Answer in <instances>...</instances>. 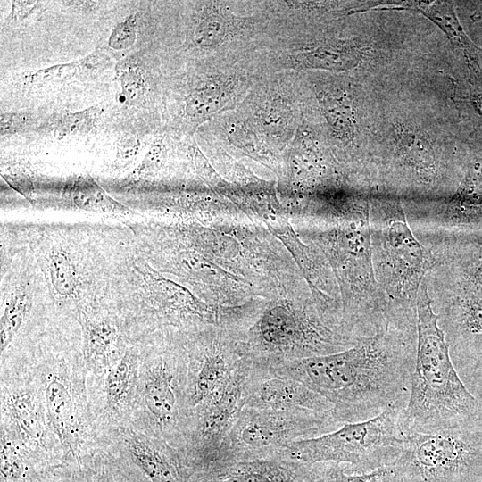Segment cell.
Instances as JSON below:
<instances>
[{
    "label": "cell",
    "mask_w": 482,
    "mask_h": 482,
    "mask_svg": "<svg viewBox=\"0 0 482 482\" xmlns=\"http://www.w3.org/2000/svg\"><path fill=\"white\" fill-rule=\"evenodd\" d=\"M101 112V107L92 106L83 111L65 114L55 129L56 137L63 138L88 132L94 128Z\"/></svg>",
    "instance_id": "cell-31"
},
{
    "label": "cell",
    "mask_w": 482,
    "mask_h": 482,
    "mask_svg": "<svg viewBox=\"0 0 482 482\" xmlns=\"http://www.w3.org/2000/svg\"><path fill=\"white\" fill-rule=\"evenodd\" d=\"M81 482H149L123 455L96 453L79 469Z\"/></svg>",
    "instance_id": "cell-19"
},
{
    "label": "cell",
    "mask_w": 482,
    "mask_h": 482,
    "mask_svg": "<svg viewBox=\"0 0 482 482\" xmlns=\"http://www.w3.org/2000/svg\"><path fill=\"white\" fill-rule=\"evenodd\" d=\"M11 18L20 21L30 14L36 7L35 1H12Z\"/></svg>",
    "instance_id": "cell-39"
},
{
    "label": "cell",
    "mask_w": 482,
    "mask_h": 482,
    "mask_svg": "<svg viewBox=\"0 0 482 482\" xmlns=\"http://www.w3.org/2000/svg\"><path fill=\"white\" fill-rule=\"evenodd\" d=\"M28 312V297L24 290L17 288L9 296L1 314V353L11 345L21 328Z\"/></svg>",
    "instance_id": "cell-26"
},
{
    "label": "cell",
    "mask_w": 482,
    "mask_h": 482,
    "mask_svg": "<svg viewBox=\"0 0 482 482\" xmlns=\"http://www.w3.org/2000/svg\"><path fill=\"white\" fill-rule=\"evenodd\" d=\"M123 441V456L149 482H187L177 451L167 443L130 428L126 430Z\"/></svg>",
    "instance_id": "cell-15"
},
{
    "label": "cell",
    "mask_w": 482,
    "mask_h": 482,
    "mask_svg": "<svg viewBox=\"0 0 482 482\" xmlns=\"http://www.w3.org/2000/svg\"><path fill=\"white\" fill-rule=\"evenodd\" d=\"M417 336L378 330L331 354L295 360L268 369L291 377L331 403L337 421L372 419L405 408L411 393Z\"/></svg>",
    "instance_id": "cell-1"
},
{
    "label": "cell",
    "mask_w": 482,
    "mask_h": 482,
    "mask_svg": "<svg viewBox=\"0 0 482 482\" xmlns=\"http://www.w3.org/2000/svg\"><path fill=\"white\" fill-rule=\"evenodd\" d=\"M451 358L463 384L482 406V351Z\"/></svg>",
    "instance_id": "cell-30"
},
{
    "label": "cell",
    "mask_w": 482,
    "mask_h": 482,
    "mask_svg": "<svg viewBox=\"0 0 482 482\" xmlns=\"http://www.w3.org/2000/svg\"><path fill=\"white\" fill-rule=\"evenodd\" d=\"M404 410L390 408L368 420L344 423L328 433L294 441L278 458L305 464L337 462L351 473L395 465L408 436L403 422Z\"/></svg>",
    "instance_id": "cell-3"
},
{
    "label": "cell",
    "mask_w": 482,
    "mask_h": 482,
    "mask_svg": "<svg viewBox=\"0 0 482 482\" xmlns=\"http://www.w3.org/2000/svg\"><path fill=\"white\" fill-rule=\"evenodd\" d=\"M406 482H482V419L437 433H411L395 463Z\"/></svg>",
    "instance_id": "cell-6"
},
{
    "label": "cell",
    "mask_w": 482,
    "mask_h": 482,
    "mask_svg": "<svg viewBox=\"0 0 482 482\" xmlns=\"http://www.w3.org/2000/svg\"><path fill=\"white\" fill-rule=\"evenodd\" d=\"M83 359L88 370L105 371L124 354L119 327L110 319L83 316Z\"/></svg>",
    "instance_id": "cell-17"
},
{
    "label": "cell",
    "mask_w": 482,
    "mask_h": 482,
    "mask_svg": "<svg viewBox=\"0 0 482 482\" xmlns=\"http://www.w3.org/2000/svg\"><path fill=\"white\" fill-rule=\"evenodd\" d=\"M46 370L41 382L46 417L62 449V465L80 469L88 457L82 388L61 365Z\"/></svg>",
    "instance_id": "cell-10"
},
{
    "label": "cell",
    "mask_w": 482,
    "mask_h": 482,
    "mask_svg": "<svg viewBox=\"0 0 482 482\" xmlns=\"http://www.w3.org/2000/svg\"><path fill=\"white\" fill-rule=\"evenodd\" d=\"M396 148L407 164L420 172L435 168V152L428 136L420 129L401 124L395 129Z\"/></svg>",
    "instance_id": "cell-21"
},
{
    "label": "cell",
    "mask_w": 482,
    "mask_h": 482,
    "mask_svg": "<svg viewBox=\"0 0 482 482\" xmlns=\"http://www.w3.org/2000/svg\"><path fill=\"white\" fill-rule=\"evenodd\" d=\"M49 274L55 293L62 297L74 295L77 275L68 253L62 249L54 250L49 257Z\"/></svg>",
    "instance_id": "cell-28"
},
{
    "label": "cell",
    "mask_w": 482,
    "mask_h": 482,
    "mask_svg": "<svg viewBox=\"0 0 482 482\" xmlns=\"http://www.w3.org/2000/svg\"><path fill=\"white\" fill-rule=\"evenodd\" d=\"M104 378V411L112 420L125 418L132 409L139 379V357L136 350L124 354L108 368Z\"/></svg>",
    "instance_id": "cell-16"
},
{
    "label": "cell",
    "mask_w": 482,
    "mask_h": 482,
    "mask_svg": "<svg viewBox=\"0 0 482 482\" xmlns=\"http://www.w3.org/2000/svg\"><path fill=\"white\" fill-rule=\"evenodd\" d=\"M362 57V51L356 46L326 44L299 53L295 62L303 68L341 71L357 66Z\"/></svg>",
    "instance_id": "cell-20"
},
{
    "label": "cell",
    "mask_w": 482,
    "mask_h": 482,
    "mask_svg": "<svg viewBox=\"0 0 482 482\" xmlns=\"http://www.w3.org/2000/svg\"><path fill=\"white\" fill-rule=\"evenodd\" d=\"M79 71H84L81 60L38 70L30 74L29 79L32 84L46 86L63 82L71 79Z\"/></svg>",
    "instance_id": "cell-32"
},
{
    "label": "cell",
    "mask_w": 482,
    "mask_h": 482,
    "mask_svg": "<svg viewBox=\"0 0 482 482\" xmlns=\"http://www.w3.org/2000/svg\"><path fill=\"white\" fill-rule=\"evenodd\" d=\"M416 8L436 23L458 47L470 54H475L476 46L466 35L451 2H420Z\"/></svg>",
    "instance_id": "cell-24"
},
{
    "label": "cell",
    "mask_w": 482,
    "mask_h": 482,
    "mask_svg": "<svg viewBox=\"0 0 482 482\" xmlns=\"http://www.w3.org/2000/svg\"><path fill=\"white\" fill-rule=\"evenodd\" d=\"M320 102L332 130L342 138H351L356 130V114L353 96L340 87L323 89Z\"/></svg>",
    "instance_id": "cell-22"
},
{
    "label": "cell",
    "mask_w": 482,
    "mask_h": 482,
    "mask_svg": "<svg viewBox=\"0 0 482 482\" xmlns=\"http://www.w3.org/2000/svg\"><path fill=\"white\" fill-rule=\"evenodd\" d=\"M253 364L245 357L227 381L191 415L179 454L188 475L205 468L245 406Z\"/></svg>",
    "instance_id": "cell-8"
},
{
    "label": "cell",
    "mask_w": 482,
    "mask_h": 482,
    "mask_svg": "<svg viewBox=\"0 0 482 482\" xmlns=\"http://www.w3.org/2000/svg\"><path fill=\"white\" fill-rule=\"evenodd\" d=\"M137 18L134 14L119 23L112 30L108 45L118 51L129 48L136 41Z\"/></svg>",
    "instance_id": "cell-34"
},
{
    "label": "cell",
    "mask_w": 482,
    "mask_h": 482,
    "mask_svg": "<svg viewBox=\"0 0 482 482\" xmlns=\"http://www.w3.org/2000/svg\"><path fill=\"white\" fill-rule=\"evenodd\" d=\"M140 142L133 137L121 139L118 146V158L120 161L130 160L137 152Z\"/></svg>",
    "instance_id": "cell-38"
},
{
    "label": "cell",
    "mask_w": 482,
    "mask_h": 482,
    "mask_svg": "<svg viewBox=\"0 0 482 482\" xmlns=\"http://www.w3.org/2000/svg\"><path fill=\"white\" fill-rule=\"evenodd\" d=\"M245 406L276 411H308L334 417L333 405L325 397L291 377L255 364Z\"/></svg>",
    "instance_id": "cell-11"
},
{
    "label": "cell",
    "mask_w": 482,
    "mask_h": 482,
    "mask_svg": "<svg viewBox=\"0 0 482 482\" xmlns=\"http://www.w3.org/2000/svg\"><path fill=\"white\" fill-rule=\"evenodd\" d=\"M245 357L243 345L219 343L209 345L198 353L188 356L189 420L192 413L227 381Z\"/></svg>",
    "instance_id": "cell-13"
},
{
    "label": "cell",
    "mask_w": 482,
    "mask_h": 482,
    "mask_svg": "<svg viewBox=\"0 0 482 482\" xmlns=\"http://www.w3.org/2000/svg\"><path fill=\"white\" fill-rule=\"evenodd\" d=\"M233 82L214 79L195 90L186 104V112L191 117L212 114L227 104L233 93Z\"/></svg>",
    "instance_id": "cell-25"
},
{
    "label": "cell",
    "mask_w": 482,
    "mask_h": 482,
    "mask_svg": "<svg viewBox=\"0 0 482 482\" xmlns=\"http://www.w3.org/2000/svg\"><path fill=\"white\" fill-rule=\"evenodd\" d=\"M424 278L416 296V354L403 412L407 434H430L482 419V406L461 379Z\"/></svg>",
    "instance_id": "cell-2"
},
{
    "label": "cell",
    "mask_w": 482,
    "mask_h": 482,
    "mask_svg": "<svg viewBox=\"0 0 482 482\" xmlns=\"http://www.w3.org/2000/svg\"><path fill=\"white\" fill-rule=\"evenodd\" d=\"M342 425L331 415L313 411L245 406L203 470L224 462L278 458L290 443L328 433Z\"/></svg>",
    "instance_id": "cell-5"
},
{
    "label": "cell",
    "mask_w": 482,
    "mask_h": 482,
    "mask_svg": "<svg viewBox=\"0 0 482 482\" xmlns=\"http://www.w3.org/2000/svg\"><path fill=\"white\" fill-rule=\"evenodd\" d=\"M381 240L379 272L385 275L388 294L405 312L413 315L408 303L416 301L420 285L435 266L436 258L414 237L400 209L386 222Z\"/></svg>",
    "instance_id": "cell-9"
},
{
    "label": "cell",
    "mask_w": 482,
    "mask_h": 482,
    "mask_svg": "<svg viewBox=\"0 0 482 482\" xmlns=\"http://www.w3.org/2000/svg\"><path fill=\"white\" fill-rule=\"evenodd\" d=\"M459 195L469 199L482 198V159L477 161L468 170Z\"/></svg>",
    "instance_id": "cell-35"
},
{
    "label": "cell",
    "mask_w": 482,
    "mask_h": 482,
    "mask_svg": "<svg viewBox=\"0 0 482 482\" xmlns=\"http://www.w3.org/2000/svg\"><path fill=\"white\" fill-rule=\"evenodd\" d=\"M46 482H81L79 469L61 466L50 475Z\"/></svg>",
    "instance_id": "cell-37"
},
{
    "label": "cell",
    "mask_w": 482,
    "mask_h": 482,
    "mask_svg": "<svg viewBox=\"0 0 482 482\" xmlns=\"http://www.w3.org/2000/svg\"><path fill=\"white\" fill-rule=\"evenodd\" d=\"M188 357L162 353L139 369L137 396L149 435L179 454L189 424Z\"/></svg>",
    "instance_id": "cell-7"
},
{
    "label": "cell",
    "mask_w": 482,
    "mask_h": 482,
    "mask_svg": "<svg viewBox=\"0 0 482 482\" xmlns=\"http://www.w3.org/2000/svg\"><path fill=\"white\" fill-rule=\"evenodd\" d=\"M32 120V115L26 112H12L1 115V133H13L25 128Z\"/></svg>",
    "instance_id": "cell-36"
},
{
    "label": "cell",
    "mask_w": 482,
    "mask_h": 482,
    "mask_svg": "<svg viewBox=\"0 0 482 482\" xmlns=\"http://www.w3.org/2000/svg\"><path fill=\"white\" fill-rule=\"evenodd\" d=\"M358 339L321 314L276 305L266 310L256 323L253 342L243 345L253 364L272 369L346 350Z\"/></svg>",
    "instance_id": "cell-4"
},
{
    "label": "cell",
    "mask_w": 482,
    "mask_h": 482,
    "mask_svg": "<svg viewBox=\"0 0 482 482\" xmlns=\"http://www.w3.org/2000/svg\"><path fill=\"white\" fill-rule=\"evenodd\" d=\"M232 21L228 12L213 9L198 23L194 30L193 39L201 47H212L220 45L229 35Z\"/></svg>",
    "instance_id": "cell-27"
},
{
    "label": "cell",
    "mask_w": 482,
    "mask_h": 482,
    "mask_svg": "<svg viewBox=\"0 0 482 482\" xmlns=\"http://www.w3.org/2000/svg\"><path fill=\"white\" fill-rule=\"evenodd\" d=\"M117 77L121 87L118 100L130 105L140 104L146 89L140 68L133 62H124L117 66Z\"/></svg>",
    "instance_id": "cell-29"
},
{
    "label": "cell",
    "mask_w": 482,
    "mask_h": 482,
    "mask_svg": "<svg viewBox=\"0 0 482 482\" xmlns=\"http://www.w3.org/2000/svg\"><path fill=\"white\" fill-rule=\"evenodd\" d=\"M85 182V186L80 184L73 193V200L78 206L86 210H105L115 206L116 203L94 182Z\"/></svg>",
    "instance_id": "cell-33"
},
{
    "label": "cell",
    "mask_w": 482,
    "mask_h": 482,
    "mask_svg": "<svg viewBox=\"0 0 482 482\" xmlns=\"http://www.w3.org/2000/svg\"><path fill=\"white\" fill-rule=\"evenodd\" d=\"M311 466L281 458L230 461L196 471L187 482H306Z\"/></svg>",
    "instance_id": "cell-14"
},
{
    "label": "cell",
    "mask_w": 482,
    "mask_h": 482,
    "mask_svg": "<svg viewBox=\"0 0 482 482\" xmlns=\"http://www.w3.org/2000/svg\"><path fill=\"white\" fill-rule=\"evenodd\" d=\"M474 277L476 281L482 287V265L477 269Z\"/></svg>",
    "instance_id": "cell-40"
},
{
    "label": "cell",
    "mask_w": 482,
    "mask_h": 482,
    "mask_svg": "<svg viewBox=\"0 0 482 482\" xmlns=\"http://www.w3.org/2000/svg\"><path fill=\"white\" fill-rule=\"evenodd\" d=\"M31 388L13 387L2 391L1 427L9 431L24 446L48 466L53 464L44 454L49 452L47 436L48 423L46 422L42 403Z\"/></svg>",
    "instance_id": "cell-12"
},
{
    "label": "cell",
    "mask_w": 482,
    "mask_h": 482,
    "mask_svg": "<svg viewBox=\"0 0 482 482\" xmlns=\"http://www.w3.org/2000/svg\"><path fill=\"white\" fill-rule=\"evenodd\" d=\"M306 482H406L399 467L390 465L367 473H351L331 461L311 466Z\"/></svg>",
    "instance_id": "cell-23"
},
{
    "label": "cell",
    "mask_w": 482,
    "mask_h": 482,
    "mask_svg": "<svg viewBox=\"0 0 482 482\" xmlns=\"http://www.w3.org/2000/svg\"><path fill=\"white\" fill-rule=\"evenodd\" d=\"M55 470L46 465L1 427V482H46Z\"/></svg>",
    "instance_id": "cell-18"
}]
</instances>
